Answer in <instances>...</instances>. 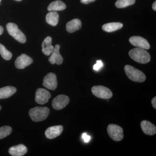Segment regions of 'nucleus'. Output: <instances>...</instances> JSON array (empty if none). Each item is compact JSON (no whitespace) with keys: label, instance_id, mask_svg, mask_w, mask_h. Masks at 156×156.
I'll list each match as a JSON object with an SVG mask.
<instances>
[{"label":"nucleus","instance_id":"f257e3e1","mask_svg":"<svg viewBox=\"0 0 156 156\" xmlns=\"http://www.w3.org/2000/svg\"><path fill=\"white\" fill-rule=\"evenodd\" d=\"M129 55L132 59L141 64H146L151 60V56L145 49L136 48L129 51Z\"/></svg>","mask_w":156,"mask_h":156},{"label":"nucleus","instance_id":"f03ea898","mask_svg":"<svg viewBox=\"0 0 156 156\" xmlns=\"http://www.w3.org/2000/svg\"><path fill=\"white\" fill-rule=\"evenodd\" d=\"M50 112V109L48 107H36L31 109L29 114L33 121L39 122L46 119L49 115Z\"/></svg>","mask_w":156,"mask_h":156},{"label":"nucleus","instance_id":"7ed1b4c3","mask_svg":"<svg viewBox=\"0 0 156 156\" xmlns=\"http://www.w3.org/2000/svg\"><path fill=\"white\" fill-rule=\"evenodd\" d=\"M126 75L131 80L138 83H143L145 81L146 76L141 71L131 66L127 65L124 68Z\"/></svg>","mask_w":156,"mask_h":156},{"label":"nucleus","instance_id":"20e7f679","mask_svg":"<svg viewBox=\"0 0 156 156\" xmlns=\"http://www.w3.org/2000/svg\"><path fill=\"white\" fill-rule=\"evenodd\" d=\"M7 30L10 35L20 43L24 44L26 42V37L24 34L20 30L17 24L9 23L6 26Z\"/></svg>","mask_w":156,"mask_h":156},{"label":"nucleus","instance_id":"39448f33","mask_svg":"<svg viewBox=\"0 0 156 156\" xmlns=\"http://www.w3.org/2000/svg\"><path fill=\"white\" fill-rule=\"evenodd\" d=\"M107 132L109 136L115 141H121L124 137L122 128L118 125L110 124L108 126Z\"/></svg>","mask_w":156,"mask_h":156},{"label":"nucleus","instance_id":"423d86ee","mask_svg":"<svg viewBox=\"0 0 156 156\" xmlns=\"http://www.w3.org/2000/svg\"><path fill=\"white\" fill-rule=\"evenodd\" d=\"M92 94L96 97L104 99H108L112 97V91L108 88L101 86H95L92 88Z\"/></svg>","mask_w":156,"mask_h":156},{"label":"nucleus","instance_id":"0eeeda50","mask_svg":"<svg viewBox=\"0 0 156 156\" xmlns=\"http://www.w3.org/2000/svg\"><path fill=\"white\" fill-rule=\"evenodd\" d=\"M69 102V98L66 95H58L53 99L52 101V106L55 109L59 110L67 106Z\"/></svg>","mask_w":156,"mask_h":156},{"label":"nucleus","instance_id":"6e6552de","mask_svg":"<svg viewBox=\"0 0 156 156\" xmlns=\"http://www.w3.org/2000/svg\"><path fill=\"white\" fill-rule=\"evenodd\" d=\"M51 97L50 92L46 89L39 88L35 94V101L40 105H44L48 102Z\"/></svg>","mask_w":156,"mask_h":156},{"label":"nucleus","instance_id":"1a4fd4ad","mask_svg":"<svg viewBox=\"0 0 156 156\" xmlns=\"http://www.w3.org/2000/svg\"><path fill=\"white\" fill-rule=\"evenodd\" d=\"M43 85L47 89L55 90L57 87V78L56 75L52 73H48L44 78Z\"/></svg>","mask_w":156,"mask_h":156},{"label":"nucleus","instance_id":"9d476101","mask_svg":"<svg viewBox=\"0 0 156 156\" xmlns=\"http://www.w3.org/2000/svg\"><path fill=\"white\" fill-rule=\"evenodd\" d=\"M129 42L136 48L148 50L150 48V45L147 40L140 36H133L130 38Z\"/></svg>","mask_w":156,"mask_h":156},{"label":"nucleus","instance_id":"9b49d317","mask_svg":"<svg viewBox=\"0 0 156 156\" xmlns=\"http://www.w3.org/2000/svg\"><path fill=\"white\" fill-rule=\"evenodd\" d=\"M33 60L25 54H21L18 56L15 62V65L18 69H23L32 63Z\"/></svg>","mask_w":156,"mask_h":156},{"label":"nucleus","instance_id":"f8f14e48","mask_svg":"<svg viewBox=\"0 0 156 156\" xmlns=\"http://www.w3.org/2000/svg\"><path fill=\"white\" fill-rule=\"evenodd\" d=\"M63 130V127L62 126H52L46 130L45 135L49 139H53L61 135Z\"/></svg>","mask_w":156,"mask_h":156},{"label":"nucleus","instance_id":"ddd939ff","mask_svg":"<svg viewBox=\"0 0 156 156\" xmlns=\"http://www.w3.org/2000/svg\"><path fill=\"white\" fill-rule=\"evenodd\" d=\"M60 46L57 44L55 46L54 50L49 58V61L52 64L61 65L63 62V58L59 53Z\"/></svg>","mask_w":156,"mask_h":156},{"label":"nucleus","instance_id":"4468645a","mask_svg":"<svg viewBox=\"0 0 156 156\" xmlns=\"http://www.w3.org/2000/svg\"><path fill=\"white\" fill-rule=\"evenodd\" d=\"M140 127L144 133L147 135H154L156 133V126L147 120H144L140 123Z\"/></svg>","mask_w":156,"mask_h":156},{"label":"nucleus","instance_id":"2eb2a0df","mask_svg":"<svg viewBox=\"0 0 156 156\" xmlns=\"http://www.w3.org/2000/svg\"><path fill=\"white\" fill-rule=\"evenodd\" d=\"M52 39L50 37H48L44 40L42 44V52L46 56H50L54 50L52 45Z\"/></svg>","mask_w":156,"mask_h":156},{"label":"nucleus","instance_id":"dca6fc26","mask_svg":"<svg viewBox=\"0 0 156 156\" xmlns=\"http://www.w3.org/2000/svg\"><path fill=\"white\" fill-rule=\"evenodd\" d=\"M27 151V148L25 146L20 144L10 147L9 153L12 156H22L26 154Z\"/></svg>","mask_w":156,"mask_h":156},{"label":"nucleus","instance_id":"f3484780","mask_svg":"<svg viewBox=\"0 0 156 156\" xmlns=\"http://www.w3.org/2000/svg\"><path fill=\"white\" fill-rule=\"evenodd\" d=\"M82 27V22L79 19H73L67 23L66 25V30L69 33H72L79 30Z\"/></svg>","mask_w":156,"mask_h":156},{"label":"nucleus","instance_id":"a211bd4d","mask_svg":"<svg viewBox=\"0 0 156 156\" xmlns=\"http://www.w3.org/2000/svg\"><path fill=\"white\" fill-rule=\"evenodd\" d=\"M16 88L11 86L0 88V99H5L10 97L16 93Z\"/></svg>","mask_w":156,"mask_h":156},{"label":"nucleus","instance_id":"6ab92c4d","mask_svg":"<svg viewBox=\"0 0 156 156\" xmlns=\"http://www.w3.org/2000/svg\"><path fill=\"white\" fill-rule=\"evenodd\" d=\"M66 6L63 2L61 1H56L50 3L48 6V11H60L66 9Z\"/></svg>","mask_w":156,"mask_h":156},{"label":"nucleus","instance_id":"aec40b11","mask_svg":"<svg viewBox=\"0 0 156 156\" xmlns=\"http://www.w3.org/2000/svg\"><path fill=\"white\" fill-rule=\"evenodd\" d=\"M59 16L56 11H50L46 15V20L48 24L56 26L58 24Z\"/></svg>","mask_w":156,"mask_h":156},{"label":"nucleus","instance_id":"412c9836","mask_svg":"<svg viewBox=\"0 0 156 156\" xmlns=\"http://www.w3.org/2000/svg\"><path fill=\"white\" fill-rule=\"evenodd\" d=\"M123 24L119 22L109 23L102 26V30L107 32H112L119 30L123 27Z\"/></svg>","mask_w":156,"mask_h":156},{"label":"nucleus","instance_id":"4be33fe9","mask_svg":"<svg viewBox=\"0 0 156 156\" xmlns=\"http://www.w3.org/2000/svg\"><path fill=\"white\" fill-rule=\"evenodd\" d=\"M135 2V0H117L115 5L117 8L122 9L134 5Z\"/></svg>","mask_w":156,"mask_h":156},{"label":"nucleus","instance_id":"5701e85b","mask_svg":"<svg viewBox=\"0 0 156 156\" xmlns=\"http://www.w3.org/2000/svg\"><path fill=\"white\" fill-rule=\"evenodd\" d=\"M0 54L2 58L6 60H10L12 57L11 52L7 50L5 46L1 44H0Z\"/></svg>","mask_w":156,"mask_h":156},{"label":"nucleus","instance_id":"b1692460","mask_svg":"<svg viewBox=\"0 0 156 156\" xmlns=\"http://www.w3.org/2000/svg\"><path fill=\"white\" fill-rule=\"evenodd\" d=\"M12 131V128L9 126H4L0 128V139L9 136Z\"/></svg>","mask_w":156,"mask_h":156},{"label":"nucleus","instance_id":"393cba45","mask_svg":"<svg viewBox=\"0 0 156 156\" xmlns=\"http://www.w3.org/2000/svg\"><path fill=\"white\" fill-rule=\"evenodd\" d=\"M103 62L101 60H97L96 64L93 66V69L95 71H98L103 66Z\"/></svg>","mask_w":156,"mask_h":156},{"label":"nucleus","instance_id":"a878e982","mask_svg":"<svg viewBox=\"0 0 156 156\" xmlns=\"http://www.w3.org/2000/svg\"><path fill=\"white\" fill-rule=\"evenodd\" d=\"M82 138L83 139L84 142L88 143L89 142L91 137L89 135H87V133H83L82 135Z\"/></svg>","mask_w":156,"mask_h":156},{"label":"nucleus","instance_id":"bb28decb","mask_svg":"<svg viewBox=\"0 0 156 156\" xmlns=\"http://www.w3.org/2000/svg\"><path fill=\"white\" fill-rule=\"evenodd\" d=\"M95 1V0H80L81 3L86 4V5H87V4H89L91 2H93Z\"/></svg>","mask_w":156,"mask_h":156},{"label":"nucleus","instance_id":"cd10ccee","mask_svg":"<svg viewBox=\"0 0 156 156\" xmlns=\"http://www.w3.org/2000/svg\"><path fill=\"white\" fill-rule=\"evenodd\" d=\"M151 103L154 108L156 109V97L153 98L152 99Z\"/></svg>","mask_w":156,"mask_h":156},{"label":"nucleus","instance_id":"c85d7f7f","mask_svg":"<svg viewBox=\"0 0 156 156\" xmlns=\"http://www.w3.org/2000/svg\"><path fill=\"white\" fill-rule=\"evenodd\" d=\"M152 8L154 10V11H156V2H154L153 4L152 5Z\"/></svg>","mask_w":156,"mask_h":156},{"label":"nucleus","instance_id":"c756f323","mask_svg":"<svg viewBox=\"0 0 156 156\" xmlns=\"http://www.w3.org/2000/svg\"><path fill=\"white\" fill-rule=\"evenodd\" d=\"M3 31H4V29L2 27L0 26V35L3 34Z\"/></svg>","mask_w":156,"mask_h":156},{"label":"nucleus","instance_id":"7c9ffc66","mask_svg":"<svg viewBox=\"0 0 156 156\" xmlns=\"http://www.w3.org/2000/svg\"><path fill=\"white\" fill-rule=\"evenodd\" d=\"M1 109H2V106H1V105H0V111H1Z\"/></svg>","mask_w":156,"mask_h":156},{"label":"nucleus","instance_id":"2f4dec72","mask_svg":"<svg viewBox=\"0 0 156 156\" xmlns=\"http://www.w3.org/2000/svg\"><path fill=\"white\" fill-rule=\"evenodd\" d=\"M16 1H21V0H16Z\"/></svg>","mask_w":156,"mask_h":156},{"label":"nucleus","instance_id":"473e14b6","mask_svg":"<svg viewBox=\"0 0 156 156\" xmlns=\"http://www.w3.org/2000/svg\"><path fill=\"white\" fill-rule=\"evenodd\" d=\"M1 1H2V0H0V2H1Z\"/></svg>","mask_w":156,"mask_h":156}]
</instances>
